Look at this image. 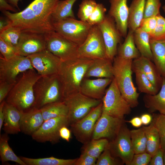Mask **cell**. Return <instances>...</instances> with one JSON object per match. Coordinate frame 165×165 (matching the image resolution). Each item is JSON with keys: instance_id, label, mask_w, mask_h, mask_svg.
<instances>
[{"instance_id": "d590c367", "label": "cell", "mask_w": 165, "mask_h": 165, "mask_svg": "<svg viewBox=\"0 0 165 165\" xmlns=\"http://www.w3.org/2000/svg\"><path fill=\"white\" fill-rule=\"evenodd\" d=\"M109 143V140L106 138L92 139L84 144L82 152L85 153L97 159L108 146Z\"/></svg>"}, {"instance_id": "f546056e", "label": "cell", "mask_w": 165, "mask_h": 165, "mask_svg": "<svg viewBox=\"0 0 165 165\" xmlns=\"http://www.w3.org/2000/svg\"><path fill=\"white\" fill-rule=\"evenodd\" d=\"M146 138V151L153 156L161 147L160 137L153 121L148 126H144Z\"/></svg>"}, {"instance_id": "6da1fadb", "label": "cell", "mask_w": 165, "mask_h": 165, "mask_svg": "<svg viewBox=\"0 0 165 165\" xmlns=\"http://www.w3.org/2000/svg\"><path fill=\"white\" fill-rule=\"evenodd\" d=\"M60 0H34L23 10L15 13L2 11L11 26L22 31L46 34L55 31L52 14Z\"/></svg>"}, {"instance_id": "7a4b0ae2", "label": "cell", "mask_w": 165, "mask_h": 165, "mask_svg": "<svg viewBox=\"0 0 165 165\" xmlns=\"http://www.w3.org/2000/svg\"><path fill=\"white\" fill-rule=\"evenodd\" d=\"M41 76L35 69L20 74L6 97V102L22 112L32 108L35 100L34 86Z\"/></svg>"}, {"instance_id": "44dd1931", "label": "cell", "mask_w": 165, "mask_h": 165, "mask_svg": "<svg viewBox=\"0 0 165 165\" xmlns=\"http://www.w3.org/2000/svg\"><path fill=\"white\" fill-rule=\"evenodd\" d=\"M44 122L40 109L32 107L22 112L20 123L21 132L31 136L39 129Z\"/></svg>"}, {"instance_id": "6125c7cd", "label": "cell", "mask_w": 165, "mask_h": 165, "mask_svg": "<svg viewBox=\"0 0 165 165\" xmlns=\"http://www.w3.org/2000/svg\"><path fill=\"white\" fill-rule=\"evenodd\" d=\"M162 9L164 11V12L165 13V5H164L163 7H162Z\"/></svg>"}, {"instance_id": "11a10c76", "label": "cell", "mask_w": 165, "mask_h": 165, "mask_svg": "<svg viewBox=\"0 0 165 165\" xmlns=\"http://www.w3.org/2000/svg\"><path fill=\"white\" fill-rule=\"evenodd\" d=\"M11 22L7 17L5 18L1 16L0 18V32L11 26Z\"/></svg>"}, {"instance_id": "f6af8a7d", "label": "cell", "mask_w": 165, "mask_h": 165, "mask_svg": "<svg viewBox=\"0 0 165 165\" xmlns=\"http://www.w3.org/2000/svg\"><path fill=\"white\" fill-rule=\"evenodd\" d=\"M0 51L2 57L8 60L17 54L16 47L7 43L0 38Z\"/></svg>"}, {"instance_id": "7dc6e473", "label": "cell", "mask_w": 165, "mask_h": 165, "mask_svg": "<svg viewBox=\"0 0 165 165\" xmlns=\"http://www.w3.org/2000/svg\"><path fill=\"white\" fill-rule=\"evenodd\" d=\"M156 24V16L143 18L140 23L139 27L150 34L154 31Z\"/></svg>"}, {"instance_id": "e575fe53", "label": "cell", "mask_w": 165, "mask_h": 165, "mask_svg": "<svg viewBox=\"0 0 165 165\" xmlns=\"http://www.w3.org/2000/svg\"><path fill=\"white\" fill-rule=\"evenodd\" d=\"M132 69L135 74L136 83L140 92L150 95H155L158 93L159 91L142 71L132 67Z\"/></svg>"}, {"instance_id": "816d5d0a", "label": "cell", "mask_w": 165, "mask_h": 165, "mask_svg": "<svg viewBox=\"0 0 165 165\" xmlns=\"http://www.w3.org/2000/svg\"><path fill=\"white\" fill-rule=\"evenodd\" d=\"M164 150L160 147L152 157L149 165H164L163 155Z\"/></svg>"}, {"instance_id": "74e56055", "label": "cell", "mask_w": 165, "mask_h": 165, "mask_svg": "<svg viewBox=\"0 0 165 165\" xmlns=\"http://www.w3.org/2000/svg\"><path fill=\"white\" fill-rule=\"evenodd\" d=\"M22 32L20 28L10 26L0 32V38L16 47Z\"/></svg>"}, {"instance_id": "3957f363", "label": "cell", "mask_w": 165, "mask_h": 165, "mask_svg": "<svg viewBox=\"0 0 165 165\" xmlns=\"http://www.w3.org/2000/svg\"><path fill=\"white\" fill-rule=\"evenodd\" d=\"M93 60L78 56L62 61L57 75L61 84L64 99L80 92L81 82Z\"/></svg>"}, {"instance_id": "ffe728a7", "label": "cell", "mask_w": 165, "mask_h": 165, "mask_svg": "<svg viewBox=\"0 0 165 165\" xmlns=\"http://www.w3.org/2000/svg\"><path fill=\"white\" fill-rule=\"evenodd\" d=\"M132 67L142 71L156 89L159 91L163 77L152 61L141 56L133 60Z\"/></svg>"}, {"instance_id": "484cf974", "label": "cell", "mask_w": 165, "mask_h": 165, "mask_svg": "<svg viewBox=\"0 0 165 165\" xmlns=\"http://www.w3.org/2000/svg\"><path fill=\"white\" fill-rule=\"evenodd\" d=\"M150 43L153 61L161 75L165 79V38L150 39Z\"/></svg>"}, {"instance_id": "9f6ffc18", "label": "cell", "mask_w": 165, "mask_h": 165, "mask_svg": "<svg viewBox=\"0 0 165 165\" xmlns=\"http://www.w3.org/2000/svg\"><path fill=\"white\" fill-rule=\"evenodd\" d=\"M5 103V100L0 103V134H1L4 119V106Z\"/></svg>"}, {"instance_id": "60d3db41", "label": "cell", "mask_w": 165, "mask_h": 165, "mask_svg": "<svg viewBox=\"0 0 165 165\" xmlns=\"http://www.w3.org/2000/svg\"><path fill=\"white\" fill-rule=\"evenodd\" d=\"M160 137L161 147L165 150V114L155 116L152 119Z\"/></svg>"}, {"instance_id": "5bb4252c", "label": "cell", "mask_w": 165, "mask_h": 165, "mask_svg": "<svg viewBox=\"0 0 165 165\" xmlns=\"http://www.w3.org/2000/svg\"><path fill=\"white\" fill-rule=\"evenodd\" d=\"M41 76L57 74L62 61L46 49L27 56Z\"/></svg>"}, {"instance_id": "db71d44e", "label": "cell", "mask_w": 165, "mask_h": 165, "mask_svg": "<svg viewBox=\"0 0 165 165\" xmlns=\"http://www.w3.org/2000/svg\"><path fill=\"white\" fill-rule=\"evenodd\" d=\"M17 9L8 3L6 0H0V10L1 11H10L16 12Z\"/></svg>"}, {"instance_id": "c3c4849f", "label": "cell", "mask_w": 165, "mask_h": 165, "mask_svg": "<svg viewBox=\"0 0 165 165\" xmlns=\"http://www.w3.org/2000/svg\"><path fill=\"white\" fill-rule=\"evenodd\" d=\"M97 159L84 152L77 159L74 165H95Z\"/></svg>"}, {"instance_id": "603a6c76", "label": "cell", "mask_w": 165, "mask_h": 165, "mask_svg": "<svg viewBox=\"0 0 165 165\" xmlns=\"http://www.w3.org/2000/svg\"><path fill=\"white\" fill-rule=\"evenodd\" d=\"M4 119L3 130L8 134H16L20 132V123L23 112L6 103L4 106Z\"/></svg>"}, {"instance_id": "8992f818", "label": "cell", "mask_w": 165, "mask_h": 165, "mask_svg": "<svg viewBox=\"0 0 165 165\" xmlns=\"http://www.w3.org/2000/svg\"><path fill=\"white\" fill-rule=\"evenodd\" d=\"M55 31L79 46L85 40L92 27L86 22L68 18L54 21Z\"/></svg>"}, {"instance_id": "52a82bcc", "label": "cell", "mask_w": 165, "mask_h": 165, "mask_svg": "<svg viewBox=\"0 0 165 165\" xmlns=\"http://www.w3.org/2000/svg\"><path fill=\"white\" fill-rule=\"evenodd\" d=\"M63 101L68 108L67 117L71 126L85 117L102 100L91 98L79 92L65 97Z\"/></svg>"}, {"instance_id": "9a60e30c", "label": "cell", "mask_w": 165, "mask_h": 165, "mask_svg": "<svg viewBox=\"0 0 165 165\" xmlns=\"http://www.w3.org/2000/svg\"><path fill=\"white\" fill-rule=\"evenodd\" d=\"M102 33L105 44L106 58L112 61L116 55L117 45L122 37L117 30L113 19L108 15L97 25Z\"/></svg>"}, {"instance_id": "f35d334b", "label": "cell", "mask_w": 165, "mask_h": 165, "mask_svg": "<svg viewBox=\"0 0 165 165\" xmlns=\"http://www.w3.org/2000/svg\"><path fill=\"white\" fill-rule=\"evenodd\" d=\"M97 4L94 0H83L79 6L77 14L80 20L87 22Z\"/></svg>"}, {"instance_id": "5b68a950", "label": "cell", "mask_w": 165, "mask_h": 165, "mask_svg": "<svg viewBox=\"0 0 165 165\" xmlns=\"http://www.w3.org/2000/svg\"><path fill=\"white\" fill-rule=\"evenodd\" d=\"M33 107L40 109L50 103L64 100L61 84L57 74L42 76L34 87Z\"/></svg>"}, {"instance_id": "836d02e7", "label": "cell", "mask_w": 165, "mask_h": 165, "mask_svg": "<svg viewBox=\"0 0 165 165\" xmlns=\"http://www.w3.org/2000/svg\"><path fill=\"white\" fill-rule=\"evenodd\" d=\"M19 157L26 165H74L77 160L59 159L53 156L36 159Z\"/></svg>"}, {"instance_id": "d4e9b609", "label": "cell", "mask_w": 165, "mask_h": 165, "mask_svg": "<svg viewBox=\"0 0 165 165\" xmlns=\"http://www.w3.org/2000/svg\"><path fill=\"white\" fill-rule=\"evenodd\" d=\"M160 91L155 95L146 94L143 100L145 106L151 112L159 111L165 114V79L163 80Z\"/></svg>"}, {"instance_id": "4dcf8cb0", "label": "cell", "mask_w": 165, "mask_h": 165, "mask_svg": "<svg viewBox=\"0 0 165 165\" xmlns=\"http://www.w3.org/2000/svg\"><path fill=\"white\" fill-rule=\"evenodd\" d=\"M9 139L8 134L5 133L0 134V156L2 163L12 161L21 165H26L9 146L8 143Z\"/></svg>"}, {"instance_id": "d6986e66", "label": "cell", "mask_w": 165, "mask_h": 165, "mask_svg": "<svg viewBox=\"0 0 165 165\" xmlns=\"http://www.w3.org/2000/svg\"><path fill=\"white\" fill-rule=\"evenodd\" d=\"M112 80V79L108 78L90 79L84 78L81 82L80 92L91 98L102 100L106 88Z\"/></svg>"}, {"instance_id": "4fadbf2b", "label": "cell", "mask_w": 165, "mask_h": 165, "mask_svg": "<svg viewBox=\"0 0 165 165\" xmlns=\"http://www.w3.org/2000/svg\"><path fill=\"white\" fill-rule=\"evenodd\" d=\"M67 116H63L49 119L44 122L39 129L31 136L32 139L38 142H49L55 144L61 138L59 131L64 126H69Z\"/></svg>"}, {"instance_id": "2e32d148", "label": "cell", "mask_w": 165, "mask_h": 165, "mask_svg": "<svg viewBox=\"0 0 165 165\" xmlns=\"http://www.w3.org/2000/svg\"><path fill=\"white\" fill-rule=\"evenodd\" d=\"M124 121L123 119L114 117L103 112L96 122L92 139L106 138L110 141L118 134Z\"/></svg>"}, {"instance_id": "f1b7e54d", "label": "cell", "mask_w": 165, "mask_h": 165, "mask_svg": "<svg viewBox=\"0 0 165 165\" xmlns=\"http://www.w3.org/2000/svg\"><path fill=\"white\" fill-rule=\"evenodd\" d=\"M134 39L135 45L141 56L153 61L149 34L139 27L134 32Z\"/></svg>"}, {"instance_id": "e0dca14e", "label": "cell", "mask_w": 165, "mask_h": 165, "mask_svg": "<svg viewBox=\"0 0 165 165\" xmlns=\"http://www.w3.org/2000/svg\"><path fill=\"white\" fill-rule=\"evenodd\" d=\"M46 49L44 34L22 31L16 47L17 55L27 57Z\"/></svg>"}, {"instance_id": "9c48e42d", "label": "cell", "mask_w": 165, "mask_h": 165, "mask_svg": "<svg viewBox=\"0 0 165 165\" xmlns=\"http://www.w3.org/2000/svg\"><path fill=\"white\" fill-rule=\"evenodd\" d=\"M46 49L62 61L79 56V46L55 31L45 34Z\"/></svg>"}, {"instance_id": "7c38bea8", "label": "cell", "mask_w": 165, "mask_h": 165, "mask_svg": "<svg viewBox=\"0 0 165 165\" xmlns=\"http://www.w3.org/2000/svg\"><path fill=\"white\" fill-rule=\"evenodd\" d=\"M79 56L92 59L106 58L105 43L97 25L92 26L85 40L78 49Z\"/></svg>"}, {"instance_id": "1f68e13d", "label": "cell", "mask_w": 165, "mask_h": 165, "mask_svg": "<svg viewBox=\"0 0 165 165\" xmlns=\"http://www.w3.org/2000/svg\"><path fill=\"white\" fill-rule=\"evenodd\" d=\"M44 121L61 116H67L68 108L63 101L48 104L40 108Z\"/></svg>"}, {"instance_id": "ac0fdd59", "label": "cell", "mask_w": 165, "mask_h": 165, "mask_svg": "<svg viewBox=\"0 0 165 165\" xmlns=\"http://www.w3.org/2000/svg\"><path fill=\"white\" fill-rule=\"evenodd\" d=\"M127 0H109L110 6L108 15L112 18L121 36L125 38L127 34L129 7Z\"/></svg>"}, {"instance_id": "ee69618b", "label": "cell", "mask_w": 165, "mask_h": 165, "mask_svg": "<svg viewBox=\"0 0 165 165\" xmlns=\"http://www.w3.org/2000/svg\"><path fill=\"white\" fill-rule=\"evenodd\" d=\"M157 24L154 31L149 34L150 39L159 40L165 38V18L160 14L156 16Z\"/></svg>"}, {"instance_id": "94428289", "label": "cell", "mask_w": 165, "mask_h": 165, "mask_svg": "<svg viewBox=\"0 0 165 165\" xmlns=\"http://www.w3.org/2000/svg\"><path fill=\"white\" fill-rule=\"evenodd\" d=\"M163 161L164 165H165V150H164L163 152Z\"/></svg>"}, {"instance_id": "8d00e7d4", "label": "cell", "mask_w": 165, "mask_h": 165, "mask_svg": "<svg viewBox=\"0 0 165 165\" xmlns=\"http://www.w3.org/2000/svg\"><path fill=\"white\" fill-rule=\"evenodd\" d=\"M131 142L135 154L146 151V138L142 127L130 130Z\"/></svg>"}, {"instance_id": "8fae6325", "label": "cell", "mask_w": 165, "mask_h": 165, "mask_svg": "<svg viewBox=\"0 0 165 165\" xmlns=\"http://www.w3.org/2000/svg\"><path fill=\"white\" fill-rule=\"evenodd\" d=\"M34 69L27 57L16 55L8 60L0 57V81L14 84L18 76L29 69Z\"/></svg>"}, {"instance_id": "cb8c5ba5", "label": "cell", "mask_w": 165, "mask_h": 165, "mask_svg": "<svg viewBox=\"0 0 165 165\" xmlns=\"http://www.w3.org/2000/svg\"><path fill=\"white\" fill-rule=\"evenodd\" d=\"M95 123L86 115L70 126L77 140L84 144L92 139Z\"/></svg>"}, {"instance_id": "f907efd6", "label": "cell", "mask_w": 165, "mask_h": 165, "mask_svg": "<svg viewBox=\"0 0 165 165\" xmlns=\"http://www.w3.org/2000/svg\"><path fill=\"white\" fill-rule=\"evenodd\" d=\"M102 112L103 104L101 102L98 105L93 108L87 115L96 122L100 117Z\"/></svg>"}, {"instance_id": "680465c9", "label": "cell", "mask_w": 165, "mask_h": 165, "mask_svg": "<svg viewBox=\"0 0 165 165\" xmlns=\"http://www.w3.org/2000/svg\"><path fill=\"white\" fill-rule=\"evenodd\" d=\"M127 122L130 123L133 127L137 128L140 127L142 124L141 118L139 117H134L130 121Z\"/></svg>"}, {"instance_id": "ba28073f", "label": "cell", "mask_w": 165, "mask_h": 165, "mask_svg": "<svg viewBox=\"0 0 165 165\" xmlns=\"http://www.w3.org/2000/svg\"><path fill=\"white\" fill-rule=\"evenodd\" d=\"M103 112L112 116L123 119L131 112V108L122 96L114 78L102 99Z\"/></svg>"}, {"instance_id": "277c9868", "label": "cell", "mask_w": 165, "mask_h": 165, "mask_svg": "<svg viewBox=\"0 0 165 165\" xmlns=\"http://www.w3.org/2000/svg\"><path fill=\"white\" fill-rule=\"evenodd\" d=\"M133 61L116 55L113 61V78L122 96L131 108L138 105L140 94L132 80Z\"/></svg>"}, {"instance_id": "6f0895ef", "label": "cell", "mask_w": 165, "mask_h": 165, "mask_svg": "<svg viewBox=\"0 0 165 165\" xmlns=\"http://www.w3.org/2000/svg\"><path fill=\"white\" fill-rule=\"evenodd\" d=\"M140 118L142 124L145 125H147L150 124L152 120V116L148 114H145L142 115Z\"/></svg>"}, {"instance_id": "83f0119b", "label": "cell", "mask_w": 165, "mask_h": 165, "mask_svg": "<svg viewBox=\"0 0 165 165\" xmlns=\"http://www.w3.org/2000/svg\"><path fill=\"white\" fill-rule=\"evenodd\" d=\"M117 56L127 60L136 59L141 56L134 39V31L129 30L123 42L117 48Z\"/></svg>"}, {"instance_id": "d6a6232c", "label": "cell", "mask_w": 165, "mask_h": 165, "mask_svg": "<svg viewBox=\"0 0 165 165\" xmlns=\"http://www.w3.org/2000/svg\"><path fill=\"white\" fill-rule=\"evenodd\" d=\"M77 0H60L52 14V17L53 22L68 18H75L72 7Z\"/></svg>"}, {"instance_id": "f5cc1de1", "label": "cell", "mask_w": 165, "mask_h": 165, "mask_svg": "<svg viewBox=\"0 0 165 165\" xmlns=\"http://www.w3.org/2000/svg\"><path fill=\"white\" fill-rule=\"evenodd\" d=\"M59 135L61 138L68 142L70 141L71 138V131L68 128V127L64 126L59 130Z\"/></svg>"}, {"instance_id": "7402d4cb", "label": "cell", "mask_w": 165, "mask_h": 165, "mask_svg": "<svg viewBox=\"0 0 165 165\" xmlns=\"http://www.w3.org/2000/svg\"><path fill=\"white\" fill-rule=\"evenodd\" d=\"M113 61L105 58L93 59L84 78H113Z\"/></svg>"}, {"instance_id": "7bdbcfd3", "label": "cell", "mask_w": 165, "mask_h": 165, "mask_svg": "<svg viewBox=\"0 0 165 165\" xmlns=\"http://www.w3.org/2000/svg\"><path fill=\"white\" fill-rule=\"evenodd\" d=\"M112 155L108 145L97 159L96 165H117L121 163Z\"/></svg>"}, {"instance_id": "4316f807", "label": "cell", "mask_w": 165, "mask_h": 165, "mask_svg": "<svg viewBox=\"0 0 165 165\" xmlns=\"http://www.w3.org/2000/svg\"><path fill=\"white\" fill-rule=\"evenodd\" d=\"M146 0H133L129 7L128 28L134 31L143 18Z\"/></svg>"}, {"instance_id": "bcb514c9", "label": "cell", "mask_w": 165, "mask_h": 165, "mask_svg": "<svg viewBox=\"0 0 165 165\" xmlns=\"http://www.w3.org/2000/svg\"><path fill=\"white\" fill-rule=\"evenodd\" d=\"M151 158V156L147 152L134 154L129 165H149Z\"/></svg>"}, {"instance_id": "ab89813d", "label": "cell", "mask_w": 165, "mask_h": 165, "mask_svg": "<svg viewBox=\"0 0 165 165\" xmlns=\"http://www.w3.org/2000/svg\"><path fill=\"white\" fill-rule=\"evenodd\" d=\"M106 11V8L102 4L97 3L86 22L92 26L98 25L104 20Z\"/></svg>"}, {"instance_id": "30bf717a", "label": "cell", "mask_w": 165, "mask_h": 165, "mask_svg": "<svg viewBox=\"0 0 165 165\" xmlns=\"http://www.w3.org/2000/svg\"><path fill=\"white\" fill-rule=\"evenodd\" d=\"M112 155L119 158L123 163L129 165L135 154L132 145L130 130L124 121L115 138L109 141Z\"/></svg>"}, {"instance_id": "681fc988", "label": "cell", "mask_w": 165, "mask_h": 165, "mask_svg": "<svg viewBox=\"0 0 165 165\" xmlns=\"http://www.w3.org/2000/svg\"><path fill=\"white\" fill-rule=\"evenodd\" d=\"M14 84L0 81V103L5 99Z\"/></svg>"}, {"instance_id": "b9f144b4", "label": "cell", "mask_w": 165, "mask_h": 165, "mask_svg": "<svg viewBox=\"0 0 165 165\" xmlns=\"http://www.w3.org/2000/svg\"><path fill=\"white\" fill-rule=\"evenodd\" d=\"M160 0H146L143 18L156 16L160 14Z\"/></svg>"}, {"instance_id": "91938a15", "label": "cell", "mask_w": 165, "mask_h": 165, "mask_svg": "<svg viewBox=\"0 0 165 165\" xmlns=\"http://www.w3.org/2000/svg\"><path fill=\"white\" fill-rule=\"evenodd\" d=\"M9 2L13 6L20 10L18 6V2L20 0H8Z\"/></svg>"}]
</instances>
